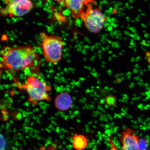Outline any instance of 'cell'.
Here are the masks:
<instances>
[{
	"mask_svg": "<svg viewBox=\"0 0 150 150\" xmlns=\"http://www.w3.org/2000/svg\"><path fill=\"white\" fill-rule=\"evenodd\" d=\"M147 61L148 63H149V64H150V56L149 57H147Z\"/></svg>",
	"mask_w": 150,
	"mask_h": 150,
	"instance_id": "cell-15",
	"label": "cell"
},
{
	"mask_svg": "<svg viewBox=\"0 0 150 150\" xmlns=\"http://www.w3.org/2000/svg\"><path fill=\"white\" fill-rule=\"evenodd\" d=\"M1 67L3 69L15 72L28 70L37 76L40 74L42 61L31 45L4 46L1 50Z\"/></svg>",
	"mask_w": 150,
	"mask_h": 150,
	"instance_id": "cell-1",
	"label": "cell"
},
{
	"mask_svg": "<svg viewBox=\"0 0 150 150\" xmlns=\"http://www.w3.org/2000/svg\"><path fill=\"white\" fill-rule=\"evenodd\" d=\"M105 102L107 106L112 107L117 104V98L113 95H108L105 98Z\"/></svg>",
	"mask_w": 150,
	"mask_h": 150,
	"instance_id": "cell-10",
	"label": "cell"
},
{
	"mask_svg": "<svg viewBox=\"0 0 150 150\" xmlns=\"http://www.w3.org/2000/svg\"><path fill=\"white\" fill-rule=\"evenodd\" d=\"M54 1H55L56 2H57L59 4H60L61 3H64L65 0H53Z\"/></svg>",
	"mask_w": 150,
	"mask_h": 150,
	"instance_id": "cell-14",
	"label": "cell"
},
{
	"mask_svg": "<svg viewBox=\"0 0 150 150\" xmlns=\"http://www.w3.org/2000/svg\"><path fill=\"white\" fill-rule=\"evenodd\" d=\"M72 100L70 94L66 93H62L56 97L55 100V106L60 111H67L72 106Z\"/></svg>",
	"mask_w": 150,
	"mask_h": 150,
	"instance_id": "cell-8",
	"label": "cell"
},
{
	"mask_svg": "<svg viewBox=\"0 0 150 150\" xmlns=\"http://www.w3.org/2000/svg\"><path fill=\"white\" fill-rule=\"evenodd\" d=\"M1 150H4L5 149L6 143L5 139L2 136L1 137Z\"/></svg>",
	"mask_w": 150,
	"mask_h": 150,
	"instance_id": "cell-12",
	"label": "cell"
},
{
	"mask_svg": "<svg viewBox=\"0 0 150 150\" xmlns=\"http://www.w3.org/2000/svg\"><path fill=\"white\" fill-rule=\"evenodd\" d=\"M119 139L122 145L121 150H140L139 138L132 129H125L120 136Z\"/></svg>",
	"mask_w": 150,
	"mask_h": 150,
	"instance_id": "cell-7",
	"label": "cell"
},
{
	"mask_svg": "<svg viewBox=\"0 0 150 150\" xmlns=\"http://www.w3.org/2000/svg\"><path fill=\"white\" fill-rule=\"evenodd\" d=\"M95 4L94 0H65L64 3L72 17L76 19L81 18L88 7Z\"/></svg>",
	"mask_w": 150,
	"mask_h": 150,
	"instance_id": "cell-6",
	"label": "cell"
},
{
	"mask_svg": "<svg viewBox=\"0 0 150 150\" xmlns=\"http://www.w3.org/2000/svg\"><path fill=\"white\" fill-rule=\"evenodd\" d=\"M40 38L43 57L47 62L56 65L62 57L64 42L61 37L57 35L40 33Z\"/></svg>",
	"mask_w": 150,
	"mask_h": 150,
	"instance_id": "cell-3",
	"label": "cell"
},
{
	"mask_svg": "<svg viewBox=\"0 0 150 150\" xmlns=\"http://www.w3.org/2000/svg\"><path fill=\"white\" fill-rule=\"evenodd\" d=\"M147 144L145 140L140 139L139 147L140 150H145L147 148Z\"/></svg>",
	"mask_w": 150,
	"mask_h": 150,
	"instance_id": "cell-11",
	"label": "cell"
},
{
	"mask_svg": "<svg viewBox=\"0 0 150 150\" xmlns=\"http://www.w3.org/2000/svg\"><path fill=\"white\" fill-rule=\"evenodd\" d=\"M18 86L27 93L28 101L33 105L36 106L42 101L50 102L51 100V97L49 95L51 91V87L35 75L30 76L25 83Z\"/></svg>",
	"mask_w": 150,
	"mask_h": 150,
	"instance_id": "cell-2",
	"label": "cell"
},
{
	"mask_svg": "<svg viewBox=\"0 0 150 150\" xmlns=\"http://www.w3.org/2000/svg\"><path fill=\"white\" fill-rule=\"evenodd\" d=\"M93 5L86 9L81 18L84 26L88 31L91 33H97L104 28L106 17L99 8H93Z\"/></svg>",
	"mask_w": 150,
	"mask_h": 150,
	"instance_id": "cell-4",
	"label": "cell"
},
{
	"mask_svg": "<svg viewBox=\"0 0 150 150\" xmlns=\"http://www.w3.org/2000/svg\"><path fill=\"white\" fill-rule=\"evenodd\" d=\"M6 5L1 8L2 16L19 17L27 14L33 8L30 0H4Z\"/></svg>",
	"mask_w": 150,
	"mask_h": 150,
	"instance_id": "cell-5",
	"label": "cell"
},
{
	"mask_svg": "<svg viewBox=\"0 0 150 150\" xmlns=\"http://www.w3.org/2000/svg\"><path fill=\"white\" fill-rule=\"evenodd\" d=\"M72 144L74 149L77 150H82L87 147V139L82 134H75L73 137Z\"/></svg>",
	"mask_w": 150,
	"mask_h": 150,
	"instance_id": "cell-9",
	"label": "cell"
},
{
	"mask_svg": "<svg viewBox=\"0 0 150 150\" xmlns=\"http://www.w3.org/2000/svg\"><path fill=\"white\" fill-rule=\"evenodd\" d=\"M111 138H110L109 142H110V145L111 146V148L110 150H119L117 147L115 146V144H114Z\"/></svg>",
	"mask_w": 150,
	"mask_h": 150,
	"instance_id": "cell-13",
	"label": "cell"
}]
</instances>
